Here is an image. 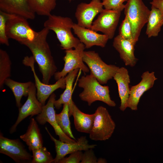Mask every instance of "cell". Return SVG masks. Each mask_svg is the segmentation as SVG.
Instances as JSON below:
<instances>
[{
	"label": "cell",
	"mask_w": 163,
	"mask_h": 163,
	"mask_svg": "<svg viewBox=\"0 0 163 163\" xmlns=\"http://www.w3.org/2000/svg\"><path fill=\"white\" fill-rule=\"evenodd\" d=\"M150 4L159 10L163 14V0H153Z\"/></svg>",
	"instance_id": "cell-35"
},
{
	"label": "cell",
	"mask_w": 163,
	"mask_h": 163,
	"mask_svg": "<svg viewBox=\"0 0 163 163\" xmlns=\"http://www.w3.org/2000/svg\"><path fill=\"white\" fill-rule=\"evenodd\" d=\"M72 29L86 48H89L94 46L104 47L109 39L104 34H101L91 29L81 27L77 24L74 23Z\"/></svg>",
	"instance_id": "cell-17"
},
{
	"label": "cell",
	"mask_w": 163,
	"mask_h": 163,
	"mask_svg": "<svg viewBox=\"0 0 163 163\" xmlns=\"http://www.w3.org/2000/svg\"><path fill=\"white\" fill-rule=\"evenodd\" d=\"M0 153L11 158L16 163H29L32 156L27 151L18 139H12L0 134Z\"/></svg>",
	"instance_id": "cell-11"
},
{
	"label": "cell",
	"mask_w": 163,
	"mask_h": 163,
	"mask_svg": "<svg viewBox=\"0 0 163 163\" xmlns=\"http://www.w3.org/2000/svg\"><path fill=\"white\" fill-rule=\"evenodd\" d=\"M6 13L0 10V43L8 46L9 45V38L6 33Z\"/></svg>",
	"instance_id": "cell-31"
},
{
	"label": "cell",
	"mask_w": 163,
	"mask_h": 163,
	"mask_svg": "<svg viewBox=\"0 0 163 163\" xmlns=\"http://www.w3.org/2000/svg\"><path fill=\"white\" fill-rule=\"evenodd\" d=\"M85 48V45L81 42L74 49L65 50L66 54L63 57L64 66L61 71L56 72L54 75L56 80L65 77L69 72L76 69H81L85 74L89 72V69L83 61Z\"/></svg>",
	"instance_id": "cell-8"
},
{
	"label": "cell",
	"mask_w": 163,
	"mask_h": 163,
	"mask_svg": "<svg viewBox=\"0 0 163 163\" xmlns=\"http://www.w3.org/2000/svg\"><path fill=\"white\" fill-rule=\"evenodd\" d=\"M11 62L7 52L0 49V89H2L5 80L11 75Z\"/></svg>",
	"instance_id": "cell-27"
},
{
	"label": "cell",
	"mask_w": 163,
	"mask_h": 163,
	"mask_svg": "<svg viewBox=\"0 0 163 163\" xmlns=\"http://www.w3.org/2000/svg\"><path fill=\"white\" fill-rule=\"evenodd\" d=\"M142 79L137 84L130 88L129 95L126 107L133 110H136L140 98L143 94L152 88L157 79L153 72H144L141 75Z\"/></svg>",
	"instance_id": "cell-16"
},
{
	"label": "cell",
	"mask_w": 163,
	"mask_h": 163,
	"mask_svg": "<svg viewBox=\"0 0 163 163\" xmlns=\"http://www.w3.org/2000/svg\"><path fill=\"white\" fill-rule=\"evenodd\" d=\"M31 10L37 14L48 16L56 5V0H27Z\"/></svg>",
	"instance_id": "cell-26"
},
{
	"label": "cell",
	"mask_w": 163,
	"mask_h": 163,
	"mask_svg": "<svg viewBox=\"0 0 163 163\" xmlns=\"http://www.w3.org/2000/svg\"><path fill=\"white\" fill-rule=\"evenodd\" d=\"M32 163H53L54 159L50 152L45 147H42L32 150Z\"/></svg>",
	"instance_id": "cell-29"
},
{
	"label": "cell",
	"mask_w": 163,
	"mask_h": 163,
	"mask_svg": "<svg viewBox=\"0 0 163 163\" xmlns=\"http://www.w3.org/2000/svg\"><path fill=\"white\" fill-rule=\"evenodd\" d=\"M32 83L30 81L20 82L9 78L5 80V84L13 92L15 98L17 106L19 108L21 106V100L22 97L28 96L29 88Z\"/></svg>",
	"instance_id": "cell-25"
},
{
	"label": "cell",
	"mask_w": 163,
	"mask_h": 163,
	"mask_svg": "<svg viewBox=\"0 0 163 163\" xmlns=\"http://www.w3.org/2000/svg\"><path fill=\"white\" fill-rule=\"evenodd\" d=\"M69 115L74 118L75 126L80 132L89 133L92 128L95 114H88L82 112L72 99L68 104Z\"/></svg>",
	"instance_id": "cell-19"
},
{
	"label": "cell",
	"mask_w": 163,
	"mask_h": 163,
	"mask_svg": "<svg viewBox=\"0 0 163 163\" xmlns=\"http://www.w3.org/2000/svg\"><path fill=\"white\" fill-rule=\"evenodd\" d=\"M48 17L44 23V27L55 32L62 49L75 48L81 43L72 33L75 23L71 18L51 14Z\"/></svg>",
	"instance_id": "cell-3"
},
{
	"label": "cell",
	"mask_w": 163,
	"mask_h": 163,
	"mask_svg": "<svg viewBox=\"0 0 163 163\" xmlns=\"http://www.w3.org/2000/svg\"><path fill=\"white\" fill-rule=\"evenodd\" d=\"M69 2H71V1H73L74 0H68Z\"/></svg>",
	"instance_id": "cell-37"
},
{
	"label": "cell",
	"mask_w": 163,
	"mask_h": 163,
	"mask_svg": "<svg viewBox=\"0 0 163 163\" xmlns=\"http://www.w3.org/2000/svg\"><path fill=\"white\" fill-rule=\"evenodd\" d=\"M121 12L103 9L97 18L92 23L91 29L100 31L107 35L109 39L114 35L121 15Z\"/></svg>",
	"instance_id": "cell-10"
},
{
	"label": "cell",
	"mask_w": 163,
	"mask_h": 163,
	"mask_svg": "<svg viewBox=\"0 0 163 163\" xmlns=\"http://www.w3.org/2000/svg\"><path fill=\"white\" fill-rule=\"evenodd\" d=\"M36 90L35 84L32 82L29 88L26 101L19 108L18 117L16 122L10 129L11 133L15 132L19 124L27 117L29 116L32 117L38 115L41 112L43 105L37 98Z\"/></svg>",
	"instance_id": "cell-14"
},
{
	"label": "cell",
	"mask_w": 163,
	"mask_h": 163,
	"mask_svg": "<svg viewBox=\"0 0 163 163\" xmlns=\"http://www.w3.org/2000/svg\"><path fill=\"white\" fill-rule=\"evenodd\" d=\"M150 10L142 0H127L124 12L131 25L134 39L137 42L141 31L147 23Z\"/></svg>",
	"instance_id": "cell-5"
},
{
	"label": "cell",
	"mask_w": 163,
	"mask_h": 163,
	"mask_svg": "<svg viewBox=\"0 0 163 163\" xmlns=\"http://www.w3.org/2000/svg\"><path fill=\"white\" fill-rule=\"evenodd\" d=\"M113 78L117 84L120 99L119 108L121 111H124L127 108L126 105L130 91L129 87L130 79L127 69L124 67L120 68Z\"/></svg>",
	"instance_id": "cell-21"
},
{
	"label": "cell",
	"mask_w": 163,
	"mask_h": 163,
	"mask_svg": "<svg viewBox=\"0 0 163 163\" xmlns=\"http://www.w3.org/2000/svg\"><path fill=\"white\" fill-rule=\"evenodd\" d=\"M78 85L83 89L79 95V97L88 106L97 101L103 102L110 107L116 106L110 97L109 86L102 85L92 74L82 76L78 80Z\"/></svg>",
	"instance_id": "cell-2"
},
{
	"label": "cell",
	"mask_w": 163,
	"mask_h": 163,
	"mask_svg": "<svg viewBox=\"0 0 163 163\" xmlns=\"http://www.w3.org/2000/svg\"><path fill=\"white\" fill-rule=\"evenodd\" d=\"M49 30L44 27L38 32L37 37L33 40L24 44L31 52L42 74V82L46 84H49L51 78L57 70V67L46 40Z\"/></svg>",
	"instance_id": "cell-1"
},
{
	"label": "cell",
	"mask_w": 163,
	"mask_h": 163,
	"mask_svg": "<svg viewBox=\"0 0 163 163\" xmlns=\"http://www.w3.org/2000/svg\"><path fill=\"white\" fill-rule=\"evenodd\" d=\"M0 10L33 20L35 14L30 7L27 0H0Z\"/></svg>",
	"instance_id": "cell-20"
},
{
	"label": "cell",
	"mask_w": 163,
	"mask_h": 163,
	"mask_svg": "<svg viewBox=\"0 0 163 163\" xmlns=\"http://www.w3.org/2000/svg\"><path fill=\"white\" fill-rule=\"evenodd\" d=\"M83 61L88 66L90 73L101 85L106 84L113 78L120 68L115 65L106 63L98 53L94 51H84Z\"/></svg>",
	"instance_id": "cell-6"
},
{
	"label": "cell",
	"mask_w": 163,
	"mask_h": 163,
	"mask_svg": "<svg viewBox=\"0 0 163 163\" xmlns=\"http://www.w3.org/2000/svg\"><path fill=\"white\" fill-rule=\"evenodd\" d=\"M147 24L145 33L148 37L157 36L163 25V14L159 10L152 6Z\"/></svg>",
	"instance_id": "cell-23"
},
{
	"label": "cell",
	"mask_w": 163,
	"mask_h": 163,
	"mask_svg": "<svg viewBox=\"0 0 163 163\" xmlns=\"http://www.w3.org/2000/svg\"><path fill=\"white\" fill-rule=\"evenodd\" d=\"M83 153L82 151H78L70 154L68 157L60 159L58 163H79L81 161Z\"/></svg>",
	"instance_id": "cell-33"
},
{
	"label": "cell",
	"mask_w": 163,
	"mask_h": 163,
	"mask_svg": "<svg viewBox=\"0 0 163 163\" xmlns=\"http://www.w3.org/2000/svg\"><path fill=\"white\" fill-rule=\"evenodd\" d=\"M100 0H92L87 3L82 2L77 6L75 13L79 26L91 29L95 17L103 9Z\"/></svg>",
	"instance_id": "cell-15"
},
{
	"label": "cell",
	"mask_w": 163,
	"mask_h": 163,
	"mask_svg": "<svg viewBox=\"0 0 163 163\" xmlns=\"http://www.w3.org/2000/svg\"><path fill=\"white\" fill-rule=\"evenodd\" d=\"M79 69H76L69 72L65 76L66 86L65 90L60 97L55 101L54 106L55 108L59 109L62 104H68L72 99V87L74 80L77 75Z\"/></svg>",
	"instance_id": "cell-24"
},
{
	"label": "cell",
	"mask_w": 163,
	"mask_h": 163,
	"mask_svg": "<svg viewBox=\"0 0 163 163\" xmlns=\"http://www.w3.org/2000/svg\"><path fill=\"white\" fill-rule=\"evenodd\" d=\"M45 129L55 144L56 155L54 159L53 163H58L60 159L68 154L78 151H85L88 149H94L97 146L96 144H89L85 136H82L78 138L76 142L74 143L62 141L55 138L50 133L46 127H45Z\"/></svg>",
	"instance_id": "cell-13"
},
{
	"label": "cell",
	"mask_w": 163,
	"mask_h": 163,
	"mask_svg": "<svg viewBox=\"0 0 163 163\" xmlns=\"http://www.w3.org/2000/svg\"><path fill=\"white\" fill-rule=\"evenodd\" d=\"M119 35L125 39L136 43L133 38L131 24L126 15L119 27Z\"/></svg>",
	"instance_id": "cell-30"
},
{
	"label": "cell",
	"mask_w": 163,
	"mask_h": 163,
	"mask_svg": "<svg viewBox=\"0 0 163 163\" xmlns=\"http://www.w3.org/2000/svg\"><path fill=\"white\" fill-rule=\"evenodd\" d=\"M6 33L8 38L15 40L24 45L33 40L38 32L30 26L27 19L17 14L6 13Z\"/></svg>",
	"instance_id": "cell-4"
},
{
	"label": "cell",
	"mask_w": 163,
	"mask_h": 163,
	"mask_svg": "<svg viewBox=\"0 0 163 163\" xmlns=\"http://www.w3.org/2000/svg\"><path fill=\"white\" fill-rule=\"evenodd\" d=\"M56 95L53 93L50 96L47 103L43 106L41 112L36 117V119L40 124L49 123L53 127L59 140L62 141L70 143L76 142L77 140L72 139L66 135L58 125L56 118V112L54 109V103Z\"/></svg>",
	"instance_id": "cell-12"
},
{
	"label": "cell",
	"mask_w": 163,
	"mask_h": 163,
	"mask_svg": "<svg viewBox=\"0 0 163 163\" xmlns=\"http://www.w3.org/2000/svg\"><path fill=\"white\" fill-rule=\"evenodd\" d=\"M94 113L95 117L89 133V138L95 141L108 139L115 129V123L106 108L102 106L98 107Z\"/></svg>",
	"instance_id": "cell-7"
},
{
	"label": "cell",
	"mask_w": 163,
	"mask_h": 163,
	"mask_svg": "<svg viewBox=\"0 0 163 163\" xmlns=\"http://www.w3.org/2000/svg\"><path fill=\"white\" fill-rule=\"evenodd\" d=\"M28 146L30 151L43 146V141L36 121L34 118L31 119L26 133L20 136Z\"/></svg>",
	"instance_id": "cell-22"
},
{
	"label": "cell",
	"mask_w": 163,
	"mask_h": 163,
	"mask_svg": "<svg viewBox=\"0 0 163 163\" xmlns=\"http://www.w3.org/2000/svg\"><path fill=\"white\" fill-rule=\"evenodd\" d=\"M69 117V106L67 104L63 105L60 113L56 114V121L61 130L69 137L76 140L71 129Z\"/></svg>",
	"instance_id": "cell-28"
},
{
	"label": "cell",
	"mask_w": 163,
	"mask_h": 163,
	"mask_svg": "<svg viewBox=\"0 0 163 163\" xmlns=\"http://www.w3.org/2000/svg\"><path fill=\"white\" fill-rule=\"evenodd\" d=\"M93 149H88L83 153L81 163H97V158Z\"/></svg>",
	"instance_id": "cell-34"
},
{
	"label": "cell",
	"mask_w": 163,
	"mask_h": 163,
	"mask_svg": "<svg viewBox=\"0 0 163 163\" xmlns=\"http://www.w3.org/2000/svg\"><path fill=\"white\" fill-rule=\"evenodd\" d=\"M107 161L105 159L100 158L97 159V163H107Z\"/></svg>",
	"instance_id": "cell-36"
},
{
	"label": "cell",
	"mask_w": 163,
	"mask_h": 163,
	"mask_svg": "<svg viewBox=\"0 0 163 163\" xmlns=\"http://www.w3.org/2000/svg\"><path fill=\"white\" fill-rule=\"evenodd\" d=\"M35 61L32 56H25L22 61L23 64L30 67L33 73L35 80V85L37 92L38 100L43 106L46 100L56 90L59 88L65 89L66 86L65 77H62L57 81L53 84H46L41 82L37 75L34 68Z\"/></svg>",
	"instance_id": "cell-9"
},
{
	"label": "cell",
	"mask_w": 163,
	"mask_h": 163,
	"mask_svg": "<svg viewBox=\"0 0 163 163\" xmlns=\"http://www.w3.org/2000/svg\"><path fill=\"white\" fill-rule=\"evenodd\" d=\"M127 0H102L105 9L113 10L121 12L124 9V3Z\"/></svg>",
	"instance_id": "cell-32"
},
{
	"label": "cell",
	"mask_w": 163,
	"mask_h": 163,
	"mask_svg": "<svg viewBox=\"0 0 163 163\" xmlns=\"http://www.w3.org/2000/svg\"><path fill=\"white\" fill-rule=\"evenodd\" d=\"M136 43L122 37L119 34L114 38L113 46L119 53L120 58L126 66L133 67L137 62L138 59L134 54Z\"/></svg>",
	"instance_id": "cell-18"
}]
</instances>
